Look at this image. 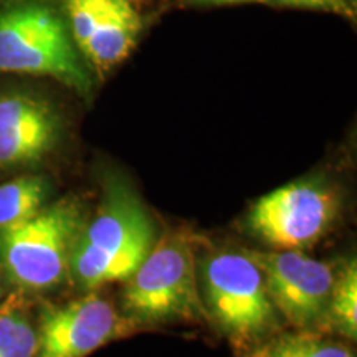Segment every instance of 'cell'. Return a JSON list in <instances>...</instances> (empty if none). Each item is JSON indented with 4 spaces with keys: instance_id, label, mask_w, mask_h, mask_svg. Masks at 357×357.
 Here are the masks:
<instances>
[{
    "instance_id": "1",
    "label": "cell",
    "mask_w": 357,
    "mask_h": 357,
    "mask_svg": "<svg viewBox=\"0 0 357 357\" xmlns=\"http://www.w3.org/2000/svg\"><path fill=\"white\" fill-rule=\"evenodd\" d=\"M159 227L123 174L109 171L95 215H88L70 263L68 280L79 291L124 283L159 240Z\"/></svg>"
},
{
    "instance_id": "2",
    "label": "cell",
    "mask_w": 357,
    "mask_h": 357,
    "mask_svg": "<svg viewBox=\"0 0 357 357\" xmlns=\"http://www.w3.org/2000/svg\"><path fill=\"white\" fill-rule=\"evenodd\" d=\"M50 78L86 98L93 73L71 38L60 0H0V77Z\"/></svg>"
},
{
    "instance_id": "3",
    "label": "cell",
    "mask_w": 357,
    "mask_h": 357,
    "mask_svg": "<svg viewBox=\"0 0 357 357\" xmlns=\"http://www.w3.org/2000/svg\"><path fill=\"white\" fill-rule=\"evenodd\" d=\"M197 280L207 319L238 352L255 349L280 329L278 311L247 250L202 252L197 257Z\"/></svg>"
},
{
    "instance_id": "4",
    "label": "cell",
    "mask_w": 357,
    "mask_h": 357,
    "mask_svg": "<svg viewBox=\"0 0 357 357\" xmlns=\"http://www.w3.org/2000/svg\"><path fill=\"white\" fill-rule=\"evenodd\" d=\"M194 234L184 229L159 235L146 260L124 281V318L136 328L207 319L199 289Z\"/></svg>"
},
{
    "instance_id": "5",
    "label": "cell",
    "mask_w": 357,
    "mask_h": 357,
    "mask_svg": "<svg viewBox=\"0 0 357 357\" xmlns=\"http://www.w3.org/2000/svg\"><path fill=\"white\" fill-rule=\"evenodd\" d=\"M86 218V204L77 195H66L26 222L0 230V275L22 293H42L63 284Z\"/></svg>"
},
{
    "instance_id": "6",
    "label": "cell",
    "mask_w": 357,
    "mask_h": 357,
    "mask_svg": "<svg viewBox=\"0 0 357 357\" xmlns=\"http://www.w3.org/2000/svg\"><path fill=\"white\" fill-rule=\"evenodd\" d=\"M68 134V114L50 91L0 83V174L35 172L55 158Z\"/></svg>"
},
{
    "instance_id": "7",
    "label": "cell",
    "mask_w": 357,
    "mask_h": 357,
    "mask_svg": "<svg viewBox=\"0 0 357 357\" xmlns=\"http://www.w3.org/2000/svg\"><path fill=\"white\" fill-rule=\"evenodd\" d=\"M341 208L333 184L306 177L270 192L245 215V230L275 250H303L331 230Z\"/></svg>"
},
{
    "instance_id": "8",
    "label": "cell",
    "mask_w": 357,
    "mask_h": 357,
    "mask_svg": "<svg viewBox=\"0 0 357 357\" xmlns=\"http://www.w3.org/2000/svg\"><path fill=\"white\" fill-rule=\"evenodd\" d=\"M260 268L271 303L289 326L323 331L337 271L328 261L303 255L301 250H247Z\"/></svg>"
},
{
    "instance_id": "9",
    "label": "cell",
    "mask_w": 357,
    "mask_h": 357,
    "mask_svg": "<svg viewBox=\"0 0 357 357\" xmlns=\"http://www.w3.org/2000/svg\"><path fill=\"white\" fill-rule=\"evenodd\" d=\"M136 329L108 300L89 291L65 305L42 306L35 357H88Z\"/></svg>"
},
{
    "instance_id": "10",
    "label": "cell",
    "mask_w": 357,
    "mask_h": 357,
    "mask_svg": "<svg viewBox=\"0 0 357 357\" xmlns=\"http://www.w3.org/2000/svg\"><path fill=\"white\" fill-rule=\"evenodd\" d=\"M71 38L91 73L105 77L134 48L141 19L128 0H60Z\"/></svg>"
},
{
    "instance_id": "11",
    "label": "cell",
    "mask_w": 357,
    "mask_h": 357,
    "mask_svg": "<svg viewBox=\"0 0 357 357\" xmlns=\"http://www.w3.org/2000/svg\"><path fill=\"white\" fill-rule=\"evenodd\" d=\"M53 185L45 176L24 172L0 184V230L32 218L50 204Z\"/></svg>"
},
{
    "instance_id": "12",
    "label": "cell",
    "mask_w": 357,
    "mask_h": 357,
    "mask_svg": "<svg viewBox=\"0 0 357 357\" xmlns=\"http://www.w3.org/2000/svg\"><path fill=\"white\" fill-rule=\"evenodd\" d=\"M258 357H356L349 341H336L318 331L275 333L253 349Z\"/></svg>"
},
{
    "instance_id": "13",
    "label": "cell",
    "mask_w": 357,
    "mask_h": 357,
    "mask_svg": "<svg viewBox=\"0 0 357 357\" xmlns=\"http://www.w3.org/2000/svg\"><path fill=\"white\" fill-rule=\"evenodd\" d=\"M336 333L346 341L357 339V263L352 258L337 271L329 298L323 331Z\"/></svg>"
},
{
    "instance_id": "14",
    "label": "cell",
    "mask_w": 357,
    "mask_h": 357,
    "mask_svg": "<svg viewBox=\"0 0 357 357\" xmlns=\"http://www.w3.org/2000/svg\"><path fill=\"white\" fill-rule=\"evenodd\" d=\"M38 336L25 303L19 296L0 305V357H35Z\"/></svg>"
},
{
    "instance_id": "15",
    "label": "cell",
    "mask_w": 357,
    "mask_h": 357,
    "mask_svg": "<svg viewBox=\"0 0 357 357\" xmlns=\"http://www.w3.org/2000/svg\"><path fill=\"white\" fill-rule=\"evenodd\" d=\"M270 2L280 3V6H289V7L318 8V10H331V12L346 10L342 0H270Z\"/></svg>"
},
{
    "instance_id": "16",
    "label": "cell",
    "mask_w": 357,
    "mask_h": 357,
    "mask_svg": "<svg viewBox=\"0 0 357 357\" xmlns=\"http://www.w3.org/2000/svg\"><path fill=\"white\" fill-rule=\"evenodd\" d=\"M205 3H238V2H261V0H197Z\"/></svg>"
},
{
    "instance_id": "17",
    "label": "cell",
    "mask_w": 357,
    "mask_h": 357,
    "mask_svg": "<svg viewBox=\"0 0 357 357\" xmlns=\"http://www.w3.org/2000/svg\"><path fill=\"white\" fill-rule=\"evenodd\" d=\"M3 298H6V288H3V276L0 275V305H2Z\"/></svg>"
},
{
    "instance_id": "18",
    "label": "cell",
    "mask_w": 357,
    "mask_h": 357,
    "mask_svg": "<svg viewBox=\"0 0 357 357\" xmlns=\"http://www.w3.org/2000/svg\"><path fill=\"white\" fill-rule=\"evenodd\" d=\"M238 357H258L255 351H245V352H238Z\"/></svg>"
}]
</instances>
